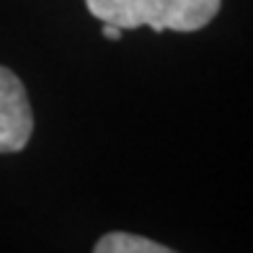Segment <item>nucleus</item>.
Returning <instances> with one entry per match:
<instances>
[{
    "mask_svg": "<svg viewBox=\"0 0 253 253\" xmlns=\"http://www.w3.org/2000/svg\"><path fill=\"white\" fill-rule=\"evenodd\" d=\"M103 37L106 39H111V42H117V39H122V29L119 26H114V24H103Z\"/></svg>",
    "mask_w": 253,
    "mask_h": 253,
    "instance_id": "4",
    "label": "nucleus"
},
{
    "mask_svg": "<svg viewBox=\"0 0 253 253\" xmlns=\"http://www.w3.org/2000/svg\"><path fill=\"white\" fill-rule=\"evenodd\" d=\"M93 253H176L155 240L134 233H106L93 248Z\"/></svg>",
    "mask_w": 253,
    "mask_h": 253,
    "instance_id": "3",
    "label": "nucleus"
},
{
    "mask_svg": "<svg viewBox=\"0 0 253 253\" xmlns=\"http://www.w3.org/2000/svg\"><path fill=\"white\" fill-rule=\"evenodd\" d=\"M90 16L124 29L199 31L217 16L222 0H85Z\"/></svg>",
    "mask_w": 253,
    "mask_h": 253,
    "instance_id": "1",
    "label": "nucleus"
},
{
    "mask_svg": "<svg viewBox=\"0 0 253 253\" xmlns=\"http://www.w3.org/2000/svg\"><path fill=\"white\" fill-rule=\"evenodd\" d=\"M34 132V111L21 78L0 65V153L24 150Z\"/></svg>",
    "mask_w": 253,
    "mask_h": 253,
    "instance_id": "2",
    "label": "nucleus"
}]
</instances>
